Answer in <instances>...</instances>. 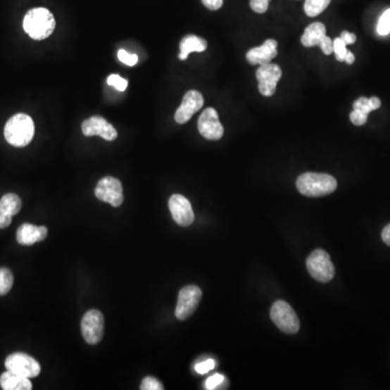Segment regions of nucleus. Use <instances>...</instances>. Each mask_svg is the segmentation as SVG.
<instances>
[{"label":"nucleus","instance_id":"nucleus-1","mask_svg":"<svg viewBox=\"0 0 390 390\" xmlns=\"http://www.w3.org/2000/svg\"><path fill=\"white\" fill-rule=\"evenodd\" d=\"M23 29L33 39L44 40L54 33L56 20L46 8H34L24 17Z\"/></svg>","mask_w":390,"mask_h":390},{"label":"nucleus","instance_id":"nucleus-2","mask_svg":"<svg viewBox=\"0 0 390 390\" xmlns=\"http://www.w3.org/2000/svg\"><path fill=\"white\" fill-rule=\"evenodd\" d=\"M35 134V125L31 116L20 113L12 116L5 126L8 144L17 148L29 146Z\"/></svg>","mask_w":390,"mask_h":390},{"label":"nucleus","instance_id":"nucleus-3","mask_svg":"<svg viewBox=\"0 0 390 390\" xmlns=\"http://www.w3.org/2000/svg\"><path fill=\"white\" fill-rule=\"evenodd\" d=\"M299 193L309 198H320L331 194L336 190L337 181L331 175L306 172L297 179Z\"/></svg>","mask_w":390,"mask_h":390},{"label":"nucleus","instance_id":"nucleus-4","mask_svg":"<svg viewBox=\"0 0 390 390\" xmlns=\"http://www.w3.org/2000/svg\"><path fill=\"white\" fill-rule=\"evenodd\" d=\"M271 320L283 333L296 334L301 327L298 317L291 306L284 301L273 303L270 311Z\"/></svg>","mask_w":390,"mask_h":390},{"label":"nucleus","instance_id":"nucleus-5","mask_svg":"<svg viewBox=\"0 0 390 390\" xmlns=\"http://www.w3.org/2000/svg\"><path fill=\"white\" fill-rule=\"evenodd\" d=\"M307 269L309 275L319 282H329L335 275V268L329 255L322 249H315V252L309 255L307 258Z\"/></svg>","mask_w":390,"mask_h":390},{"label":"nucleus","instance_id":"nucleus-6","mask_svg":"<svg viewBox=\"0 0 390 390\" xmlns=\"http://www.w3.org/2000/svg\"><path fill=\"white\" fill-rule=\"evenodd\" d=\"M82 334L86 343L96 345L103 339L104 317L99 310L92 309L82 320Z\"/></svg>","mask_w":390,"mask_h":390},{"label":"nucleus","instance_id":"nucleus-7","mask_svg":"<svg viewBox=\"0 0 390 390\" xmlns=\"http://www.w3.org/2000/svg\"><path fill=\"white\" fill-rule=\"evenodd\" d=\"M5 365L8 371L19 374V375L24 376V377H27V379L37 377L40 374V371H42V367H40L37 360L23 353H15L10 355L6 359Z\"/></svg>","mask_w":390,"mask_h":390},{"label":"nucleus","instance_id":"nucleus-8","mask_svg":"<svg viewBox=\"0 0 390 390\" xmlns=\"http://www.w3.org/2000/svg\"><path fill=\"white\" fill-rule=\"evenodd\" d=\"M201 298H202V291L200 287L188 285L181 289L176 307L177 319L184 321L190 317L198 308Z\"/></svg>","mask_w":390,"mask_h":390},{"label":"nucleus","instance_id":"nucleus-9","mask_svg":"<svg viewBox=\"0 0 390 390\" xmlns=\"http://www.w3.org/2000/svg\"><path fill=\"white\" fill-rule=\"evenodd\" d=\"M94 194L98 200L108 203L113 207L120 206L124 201L122 184L114 177L102 178L96 184Z\"/></svg>","mask_w":390,"mask_h":390},{"label":"nucleus","instance_id":"nucleus-10","mask_svg":"<svg viewBox=\"0 0 390 390\" xmlns=\"http://www.w3.org/2000/svg\"><path fill=\"white\" fill-rule=\"evenodd\" d=\"M281 76L282 70L277 64L267 63L259 65L256 72L259 92L265 96H273Z\"/></svg>","mask_w":390,"mask_h":390},{"label":"nucleus","instance_id":"nucleus-11","mask_svg":"<svg viewBox=\"0 0 390 390\" xmlns=\"http://www.w3.org/2000/svg\"><path fill=\"white\" fill-rule=\"evenodd\" d=\"M82 132L84 136H99L106 141H113L118 138V132L106 118L102 116L94 115L88 120H84L82 124Z\"/></svg>","mask_w":390,"mask_h":390},{"label":"nucleus","instance_id":"nucleus-12","mask_svg":"<svg viewBox=\"0 0 390 390\" xmlns=\"http://www.w3.org/2000/svg\"><path fill=\"white\" fill-rule=\"evenodd\" d=\"M199 132L207 140H219L224 136V126L219 120L217 111L207 108L199 118Z\"/></svg>","mask_w":390,"mask_h":390},{"label":"nucleus","instance_id":"nucleus-13","mask_svg":"<svg viewBox=\"0 0 390 390\" xmlns=\"http://www.w3.org/2000/svg\"><path fill=\"white\" fill-rule=\"evenodd\" d=\"M170 214L177 224L181 227H189L194 221V213H193L191 203L184 195L174 194L170 196Z\"/></svg>","mask_w":390,"mask_h":390},{"label":"nucleus","instance_id":"nucleus-14","mask_svg":"<svg viewBox=\"0 0 390 390\" xmlns=\"http://www.w3.org/2000/svg\"><path fill=\"white\" fill-rule=\"evenodd\" d=\"M203 106H204V98L202 94L196 90H190L184 94L181 106L176 111L175 120L178 124H186L196 112L202 108Z\"/></svg>","mask_w":390,"mask_h":390},{"label":"nucleus","instance_id":"nucleus-15","mask_svg":"<svg viewBox=\"0 0 390 390\" xmlns=\"http://www.w3.org/2000/svg\"><path fill=\"white\" fill-rule=\"evenodd\" d=\"M277 56V43L275 39H267L259 47L253 48L246 54V60L252 65L270 63Z\"/></svg>","mask_w":390,"mask_h":390},{"label":"nucleus","instance_id":"nucleus-16","mask_svg":"<svg viewBox=\"0 0 390 390\" xmlns=\"http://www.w3.org/2000/svg\"><path fill=\"white\" fill-rule=\"evenodd\" d=\"M22 201L15 193H8L0 200V229H6L11 225L12 217L21 210Z\"/></svg>","mask_w":390,"mask_h":390},{"label":"nucleus","instance_id":"nucleus-17","mask_svg":"<svg viewBox=\"0 0 390 390\" xmlns=\"http://www.w3.org/2000/svg\"><path fill=\"white\" fill-rule=\"evenodd\" d=\"M48 230L46 227H37L31 224H23L17 231V241L24 246L42 242L47 238Z\"/></svg>","mask_w":390,"mask_h":390},{"label":"nucleus","instance_id":"nucleus-18","mask_svg":"<svg viewBox=\"0 0 390 390\" xmlns=\"http://www.w3.org/2000/svg\"><path fill=\"white\" fill-rule=\"evenodd\" d=\"M0 386L4 390H31L33 388L30 379L8 370L0 376Z\"/></svg>","mask_w":390,"mask_h":390},{"label":"nucleus","instance_id":"nucleus-19","mask_svg":"<svg viewBox=\"0 0 390 390\" xmlns=\"http://www.w3.org/2000/svg\"><path fill=\"white\" fill-rule=\"evenodd\" d=\"M207 42L203 38L195 35H188L182 38L180 42V54H179V59H188L189 54L192 52H203L206 50Z\"/></svg>","mask_w":390,"mask_h":390},{"label":"nucleus","instance_id":"nucleus-20","mask_svg":"<svg viewBox=\"0 0 390 390\" xmlns=\"http://www.w3.org/2000/svg\"><path fill=\"white\" fill-rule=\"evenodd\" d=\"M325 36H327V29L325 24L315 22L306 29L305 33L301 36V44L305 47L320 46Z\"/></svg>","mask_w":390,"mask_h":390},{"label":"nucleus","instance_id":"nucleus-21","mask_svg":"<svg viewBox=\"0 0 390 390\" xmlns=\"http://www.w3.org/2000/svg\"><path fill=\"white\" fill-rule=\"evenodd\" d=\"M329 4L331 0H306L303 9L308 17H317L329 7Z\"/></svg>","mask_w":390,"mask_h":390},{"label":"nucleus","instance_id":"nucleus-22","mask_svg":"<svg viewBox=\"0 0 390 390\" xmlns=\"http://www.w3.org/2000/svg\"><path fill=\"white\" fill-rule=\"evenodd\" d=\"M13 285V275L8 268H0V296L7 295Z\"/></svg>","mask_w":390,"mask_h":390},{"label":"nucleus","instance_id":"nucleus-23","mask_svg":"<svg viewBox=\"0 0 390 390\" xmlns=\"http://www.w3.org/2000/svg\"><path fill=\"white\" fill-rule=\"evenodd\" d=\"M377 33L381 36H387L390 33V9L386 10L379 18Z\"/></svg>","mask_w":390,"mask_h":390},{"label":"nucleus","instance_id":"nucleus-24","mask_svg":"<svg viewBox=\"0 0 390 390\" xmlns=\"http://www.w3.org/2000/svg\"><path fill=\"white\" fill-rule=\"evenodd\" d=\"M334 52H335V57L339 61H345L346 54H347V48H346V44L344 43L341 37H337L336 39L333 42Z\"/></svg>","mask_w":390,"mask_h":390},{"label":"nucleus","instance_id":"nucleus-25","mask_svg":"<svg viewBox=\"0 0 390 390\" xmlns=\"http://www.w3.org/2000/svg\"><path fill=\"white\" fill-rule=\"evenodd\" d=\"M108 85L113 86L118 92H125L127 88L128 82L125 78L120 77V75L112 74V75L108 76Z\"/></svg>","mask_w":390,"mask_h":390},{"label":"nucleus","instance_id":"nucleus-26","mask_svg":"<svg viewBox=\"0 0 390 390\" xmlns=\"http://www.w3.org/2000/svg\"><path fill=\"white\" fill-rule=\"evenodd\" d=\"M118 60L122 63L126 64L128 66H134L138 63L139 58L137 54H128L126 50L120 49L118 54Z\"/></svg>","mask_w":390,"mask_h":390},{"label":"nucleus","instance_id":"nucleus-27","mask_svg":"<svg viewBox=\"0 0 390 390\" xmlns=\"http://www.w3.org/2000/svg\"><path fill=\"white\" fill-rule=\"evenodd\" d=\"M140 389L141 390H162L164 389L162 384L158 381V379H154V377H151L148 376L146 379H144L142 381L141 386H140Z\"/></svg>","mask_w":390,"mask_h":390},{"label":"nucleus","instance_id":"nucleus-28","mask_svg":"<svg viewBox=\"0 0 390 390\" xmlns=\"http://www.w3.org/2000/svg\"><path fill=\"white\" fill-rule=\"evenodd\" d=\"M215 367H216L215 360L207 359L195 365V371L198 372L199 374H206L215 369Z\"/></svg>","mask_w":390,"mask_h":390},{"label":"nucleus","instance_id":"nucleus-29","mask_svg":"<svg viewBox=\"0 0 390 390\" xmlns=\"http://www.w3.org/2000/svg\"><path fill=\"white\" fill-rule=\"evenodd\" d=\"M353 110L362 111V112H365V113L369 114L370 112H372V111H373V108H372L370 99H367V98H365V96H361V98H359V99H358L357 101H355V103H353Z\"/></svg>","mask_w":390,"mask_h":390},{"label":"nucleus","instance_id":"nucleus-30","mask_svg":"<svg viewBox=\"0 0 390 390\" xmlns=\"http://www.w3.org/2000/svg\"><path fill=\"white\" fill-rule=\"evenodd\" d=\"M367 115L369 114L365 113L362 111L353 110L351 113V122L356 125V126H362V125H365L367 122Z\"/></svg>","mask_w":390,"mask_h":390},{"label":"nucleus","instance_id":"nucleus-31","mask_svg":"<svg viewBox=\"0 0 390 390\" xmlns=\"http://www.w3.org/2000/svg\"><path fill=\"white\" fill-rule=\"evenodd\" d=\"M249 6L256 13H265L268 10L269 0H249Z\"/></svg>","mask_w":390,"mask_h":390},{"label":"nucleus","instance_id":"nucleus-32","mask_svg":"<svg viewBox=\"0 0 390 390\" xmlns=\"http://www.w3.org/2000/svg\"><path fill=\"white\" fill-rule=\"evenodd\" d=\"M224 382V376L221 375V374H215V375L210 376V379H207L206 383H205V387L208 390L216 389Z\"/></svg>","mask_w":390,"mask_h":390},{"label":"nucleus","instance_id":"nucleus-33","mask_svg":"<svg viewBox=\"0 0 390 390\" xmlns=\"http://www.w3.org/2000/svg\"><path fill=\"white\" fill-rule=\"evenodd\" d=\"M320 47H321L322 51L325 52V54L329 56L332 52H334L333 40H332L329 36H325L322 42H321V44H320Z\"/></svg>","mask_w":390,"mask_h":390},{"label":"nucleus","instance_id":"nucleus-34","mask_svg":"<svg viewBox=\"0 0 390 390\" xmlns=\"http://www.w3.org/2000/svg\"><path fill=\"white\" fill-rule=\"evenodd\" d=\"M202 3L207 9L216 11V10H219L222 7V5H224V0H202Z\"/></svg>","mask_w":390,"mask_h":390},{"label":"nucleus","instance_id":"nucleus-35","mask_svg":"<svg viewBox=\"0 0 390 390\" xmlns=\"http://www.w3.org/2000/svg\"><path fill=\"white\" fill-rule=\"evenodd\" d=\"M341 38L346 45H351V44L356 43V40H357L355 34L346 31L341 34Z\"/></svg>","mask_w":390,"mask_h":390},{"label":"nucleus","instance_id":"nucleus-36","mask_svg":"<svg viewBox=\"0 0 390 390\" xmlns=\"http://www.w3.org/2000/svg\"><path fill=\"white\" fill-rule=\"evenodd\" d=\"M382 239L388 246H390V224L387 225L382 231Z\"/></svg>","mask_w":390,"mask_h":390},{"label":"nucleus","instance_id":"nucleus-37","mask_svg":"<svg viewBox=\"0 0 390 390\" xmlns=\"http://www.w3.org/2000/svg\"><path fill=\"white\" fill-rule=\"evenodd\" d=\"M370 102H371V106L372 108H373V111L377 110V108H381L382 102L381 100L377 98V96L370 98Z\"/></svg>","mask_w":390,"mask_h":390},{"label":"nucleus","instance_id":"nucleus-38","mask_svg":"<svg viewBox=\"0 0 390 390\" xmlns=\"http://www.w3.org/2000/svg\"><path fill=\"white\" fill-rule=\"evenodd\" d=\"M345 62L347 64H353L355 62V56H353V52L348 50L347 54H346Z\"/></svg>","mask_w":390,"mask_h":390}]
</instances>
